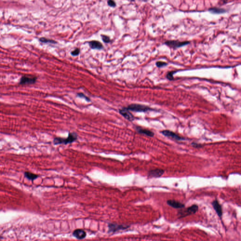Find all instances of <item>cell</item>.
Wrapping results in <instances>:
<instances>
[{"instance_id":"obj_1","label":"cell","mask_w":241,"mask_h":241,"mask_svg":"<svg viewBox=\"0 0 241 241\" xmlns=\"http://www.w3.org/2000/svg\"><path fill=\"white\" fill-rule=\"evenodd\" d=\"M78 138V135L75 132H69L67 138H63L60 137H56L54 138L53 143L54 145L64 144L67 145L71 144L76 140Z\"/></svg>"},{"instance_id":"obj_2","label":"cell","mask_w":241,"mask_h":241,"mask_svg":"<svg viewBox=\"0 0 241 241\" xmlns=\"http://www.w3.org/2000/svg\"><path fill=\"white\" fill-rule=\"evenodd\" d=\"M199 207L197 205H193L185 210L179 211L178 215L180 216L178 218L186 217L190 215L194 214L198 211Z\"/></svg>"},{"instance_id":"obj_3","label":"cell","mask_w":241,"mask_h":241,"mask_svg":"<svg viewBox=\"0 0 241 241\" xmlns=\"http://www.w3.org/2000/svg\"><path fill=\"white\" fill-rule=\"evenodd\" d=\"M126 108L129 111L137 112H145L152 110V109L148 106L137 104L129 105Z\"/></svg>"},{"instance_id":"obj_4","label":"cell","mask_w":241,"mask_h":241,"mask_svg":"<svg viewBox=\"0 0 241 241\" xmlns=\"http://www.w3.org/2000/svg\"><path fill=\"white\" fill-rule=\"evenodd\" d=\"M129 227V226L127 225H120L118 224L110 223L108 224V233H114L119 230L127 229Z\"/></svg>"},{"instance_id":"obj_5","label":"cell","mask_w":241,"mask_h":241,"mask_svg":"<svg viewBox=\"0 0 241 241\" xmlns=\"http://www.w3.org/2000/svg\"><path fill=\"white\" fill-rule=\"evenodd\" d=\"M189 43L190 41H180L178 40H168L165 43V44L167 46L173 49L180 48Z\"/></svg>"},{"instance_id":"obj_6","label":"cell","mask_w":241,"mask_h":241,"mask_svg":"<svg viewBox=\"0 0 241 241\" xmlns=\"http://www.w3.org/2000/svg\"><path fill=\"white\" fill-rule=\"evenodd\" d=\"M37 79V78L36 77L24 75L20 78L19 82V84L22 85H31L36 83Z\"/></svg>"},{"instance_id":"obj_7","label":"cell","mask_w":241,"mask_h":241,"mask_svg":"<svg viewBox=\"0 0 241 241\" xmlns=\"http://www.w3.org/2000/svg\"><path fill=\"white\" fill-rule=\"evenodd\" d=\"M162 134L165 136V137H168L169 138L176 140L177 141L184 140L185 138L183 137H181L178 135L177 134L172 131L169 130H164L161 132Z\"/></svg>"},{"instance_id":"obj_8","label":"cell","mask_w":241,"mask_h":241,"mask_svg":"<svg viewBox=\"0 0 241 241\" xmlns=\"http://www.w3.org/2000/svg\"><path fill=\"white\" fill-rule=\"evenodd\" d=\"M119 112L126 119L128 120V121L131 122L133 121L134 120V117L133 116L132 113L129 112V110L126 107L120 109Z\"/></svg>"},{"instance_id":"obj_9","label":"cell","mask_w":241,"mask_h":241,"mask_svg":"<svg viewBox=\"0 0 241 241\" xmlns=\"http://www.w3.org/2000/svg\"><path fill=\"white\" fill-rule=\"evenodd\" d=\"M165 173V171L161 169H156L150 170L148 173V177L150 178H159L161 177Z\"/></svg>"},{"instance_id":"obj_10","label":"cell","mask_w":241,"mask_h":241,"mask_svg":"<svg viewBox=\"0 0 241 241\" xmlns=\"http://www.w3.org/2000/svg\"><path fill=\"white\" fill-rule=\"evenodd\" d=\"M211 205L213 207V209L216 211L219 217L221 218L222 214H223V211H222V206L220 205L217 200H214L212 202Z\"/></svg>"},{"instance_id":"obj_11","label":"cell","mask_w":241,"mask_h":241,"mask_svg":"<svg viewBox=\"0 0 241 241\" xmlns=\"http://www.w3.org/2000/svg\"><path fill=\"white\" fill-rule=\"evenodd\" d=\"M73 235L75 238L78 240H81L85 238L87 234L85 231L82 229H77L74 231Z\"/></svg>"},{"instance_id":"obj_12","label":"cell","mask_w":241,"mask_h":241,"mask_svg":"<svg viewBox=\"0 0 241 241\" xmlns=\"http://www.w3.org/2000/svg\"><path fill=\"white\" fill-rule=\"evenodd\" d=\"M167 204L169 206L175 209L183 208L185 206V205L183 203L174 200H169L167 201Z\"/></svg>"},{"instance_id":"obj_13","label":"cell","mask_w":241,"mask_h":241,"mask_svg":"<svg viewBox=\"0 0 241 241\" xmlns=\"http://www.w3.org/2000/svg\"><path fill=\"white\" fill-rule=\"evenodd\" d=\"M136 129L138 133L141 134L145 135L148 137H153L154 136V134L153 132L150 131L149 129H144L139 126H137L136 127Z\"/></svg>"},{"instance_id":"obj_14","label":"cell","mask_w":241,"mask_h":241,"mask_svg":"<svg viewBox=\"0 0 241 241\" xmlns=\"http://www.w3.org/2000/svg\"><path fill=\"white\" fill-rule=\"evenodd\" d=\"M90 48L93 50H101L103 49V46L101 43L98 41H92L89 42Z\"/></svg>"},{"instance_id":"obj_15","label":"cell","mask_w":241,"mask_h":241,"mask_svg":"<svg viewBox=\"0 0 241 241\" xmlns=\"http://www.w3.org/2000/svg\"><path fill=\"white\" fill-rule=\"evenodd\" d=\"M209 11L212 14H223L226 12L225 9L217 7L211 8L209 9Z\"/></svg>"},{"instance_id":"obj_16","label":"cell","mask_w":241,"mask_h":241,"mask_svg":"<svg viewBox=\"0 0 241 241\" xmlns=\"http://www.w3.org/2000/svg\"><path fill=\"white\" fill-rule=\"evenodd\" d=\"M24 175L26 178H28V180L31 181H34V180H36L38 178V175L35 174L32 172H28V171L25 172Z\"/></svg>"},{"instance_id":"obj_17","label":"cell","mask_w":241,"mask_h":241,"mask_svg":"<svg viewBox=\"0 0 241 241\" xmlns=\"http://www.w3.org/2000/svg\"><path fill=\"white\" fill-rule=\"evenodd\" d=\"M39 41H41V43H52V44H55L57 42L55 41L51 40V39H47L46 38L41 37L39 39Z\"/></svg>"},{"instance_id":"obj_18","label":"cell","mask_w":241,"mask_h":241,"mask_svg":"<svg viewBox=\"0 0 241 241\" xmlns=\"http://www.w3.org/2000/svg\"><path fill=\"white\" fill-rule=\"evenodd\" d=\"M177 71H170L168 73L167 75H166V78L169 80H172L174 79L173 77V75L175 73L177 72Z\"/></svg>"},{"instance_id":"obj_19","label":"cell","mask_w":241,"mask_h":241,"mask_svg":"<svg viewBox=\"0 0 241 241\" xmlns=\"http://www.w3.org/2000/svg\"><path fill=\"white\" fill-rule=\"evenodd\" d=\"M77 97H79V98H84V99H85V101H90V98H89V97H87V96H86L85 95V94H83V93H77Z\"/></svg>"},{"instance_id":"obj_20","label":"cell","mask_w":241,"mask_h":241,"mask_svg":"<svg viewBox=\"0 0 241 241\" xmlns=\"http://www.w3.org/2000/svg\"><path fill=\"white\" fill-rule=\"evenodd\" d=\"M102 39L105 43H109L111 41V39L109 36L105 35H102Z\"/></svg>"},{"instance_id":"obj_21","label":"cell","mask_w":241,"mask_h":241,"mask_svg":"<svg viewBox=\"0 0 241 241\" xmlns=\"http://www.w3.org/2000/svg\"><path fill=\"white\" fill-rule=\"evenodd\" d=\"M80 49L79 48H76V49H74V50L72 51L71 54L73 56H76L80 54Z\"/></svg>"},{"instance_id":"obj_22","label":"cell","mask_w":241,"mask_h":241,"mask_svg":"<svg viewBox=\"0 0 241 241\" xmlns=\"http://www.w3.org/2000/svg\"><path fill=\"white\" fill-rule=\"evenodd\" d=\"M156 65L158 67H162L167 65V63L163 61H157L156 63Z\"/></svg>"},{"instance_id":"obj_23","label":"cell","mask_w":241,"mask_h":241,"mask_svg":"<svg viewBox=\"0 0 241 241\" xmlns=\"http://www.w3.org/2000/svg\"><path fill=\"white\" fill-rule=\"evenodd\" d=\"M107 4L109 6L111 7H114L116 6V3L114 0H108Z\"/></svg>"},{"instance_id":"obj_24","label":"cell","mask_w":241,"mask_h":241,"mask_svg":"<svg viewBox=\"0 0 241 241\" xmlns=\"http://www.w3.org/2000/svg\"><path fill=\"white\" fill-rule=\"evenodd\" d=\"M191 144H192V146H193V147H196V148L201 147L202 146V145L199 144H198V143H195V142H193Z\"/></svg>"},{"instance_id":"obj_25","label":"cell","mask_w":241,"mask_h":241,"mask_svg":"<svg viewBox=\"0 0 241 241\" xmlns=\"http://www.w3.org/2000/svg\"><path fill=\"white\" fill-rule=\"evenodd\" d=\"M3 238V236H1L0 235V240H1V239H2Z\"/></svg>"}]
</instances>
